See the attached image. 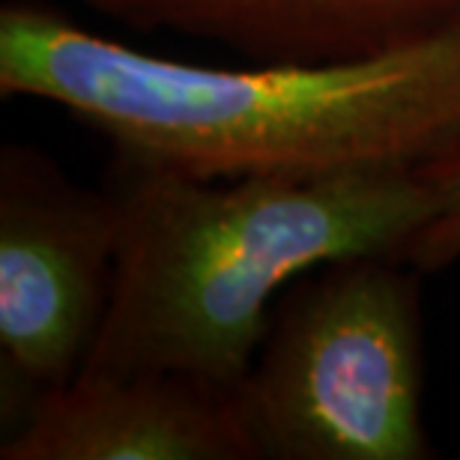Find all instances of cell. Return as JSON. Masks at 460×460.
I'll list each match as a JSON object with an SVG mask.
<instances>
[{"label":"cell","mask_w":460,"mask_h":460,"mask_svg":"<svg viewBox=\"0 0 460 460\" xmlns=\"http://www.w3.org/2000/svg\"><path fill=\"white\" fill-rule=\"evenodd\" d=\"M0 96L51 102L111 150L195 177L419 168L460 137V24L367 58L207 66L6 0Z\"/></svg>","instance_id":"1"},{"label":"cell","mask_w":460,"mask_h":460,"mask_svg":"<svg viewBox=\"0 0 460 460\" xmlns=\"http://www.w3.org/2000/svg\"><path fill=\"white\" fill-rule=\"evenodd\" d=\"M105 189L117 270L84 371H180L230 389L293 281L358 254L403 261L439 207L419 168L213 180L119 150Z\"/></svg>","instance_id":"2"},{"label":"cell","mask_w":460,"mask_h":460,"mask_svg":"<svg viewBox=\"0 0 460 460\" xmlns=\"http://www.w3.org/2000/svg\"><path fill=\"white\" fill-rule=\"evenodd\" d=\"M421 272L358 254L281 293L236 383L257 460H428Z\"/></svg>","instance_id":"3"},{"label":"cell","mask_w":460,"mask_h":460,"mask_svg":"<svg viewBox=\"0 0 460 460\" xmlns=\"http://www.w3.org/2000/svg\"><path fill=\"white\" fill-rule=\"evenodd\" d=\"M119 216L24 141L0 146V437L84 371L114 290Z\"/></svg>","instance_id":"4"},{"label":"cell","mask_w":460,"mask_h":460,"mask_svg":"<svg viewBox=\"0 0 460 460\" xmlns=\"http://www.w3.org/2000/svg\"><path fill=\"white\" fill-rule=\"evenodd\" d=\"M0 460H257L236 389L180 371H81L0 437Z\"/></svg>","instance_id":"5"},{"label":"cell","mask_w":460,"mask_h":460,"mask_svg":"<svg viewBox=\"0 0 460 460\" xmlns=\"http://www.w3.org/2000/svg\"><path fill=\"white\" fill-rule=\"evenodd\" d=\"M135 31L218 42L254 63L383 54L460 24V0H84Z\"/></svg>","instance_id":"6"},{"label":"cell","mask_w":460,"mask_h":460,"mask_svg":"<svg viewBox=\"0 0 460 460\" xmlns=\"http://www.w3.org/2000/svg\"><path fill=\"white\" fill-rule=\"evenodd\" d=\"M419 171L437 189L439 207L403 248V261L419 266L421 272H437L460 261V137L421 162Z\"/></svg>","instance_id":"7"}]
</instances>
